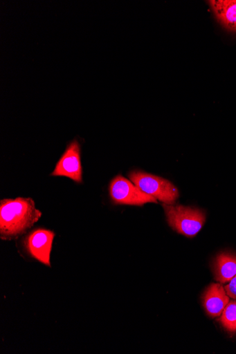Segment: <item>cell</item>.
<instances>
[{
  "label": "cell",
  "mask_w": 236,
  "mask_h": 354,
  "mask_svg": "<svg viewBox=\"0 0 236 354\" xmlns=\"http://www.w3.org/2000/svg\"><path fill=\"white\" fill-rule=\"evenodd\" d=\"M42 216L31 198L5 199L0 202V238L17 239L30 230Z\"/></svg>",
  "instance_id": "cell-1"
},
{
  "label": "cell",
  "mask_w": 236,
  "mask_h": 354,
  "mask_svg": "<svg viewBox=\"0 0 236 354\" xmlns=\"http://www.w3.org/2000/svg\"><path fill=\"white\" fill-rule=\"evenodd\" d=\"M163 208L170 227L188 238L195 236L206 221V213L197 208L166 204Z\"/></svg>",
  "instance_id": "cell-2"
},
{
  "label": "cell",
  "mask_w": 236,
  "mask_h": 354,
  "mask_svg": "<svg viewBox=\"0 0 236 354\" xmlns=\"http://www.w3.org/2000/svg\"><path fill=\"white\" fill-rule=\"evenodd\" d=\"M128 176L142 191L163 204L172 205L179 197L177 187L170 180L141 171H131Z\"/></svg>",
  "instance_id": "cell-3"
},
{
  "label": "cell",
  "mask_w": 236,
  "mask_h": 354,
  "mask_svg": "<svg viewBox=\"0 0 236 354\" xmlns=\"http://www.w3.org/2000/svg\"><path fill=\"white\" fill-rule=\"evenodd\" d=\"M109 192L111 198L116 205L143 206L147 203H158L157 200L121 176L112 180Z\"/></svg>",
  "instance_id": "cell-4"
},
{
  "label": "cell",
  "mask_w": 236,
  "mask_h": 354,
  "mask_svg": "<svg viewBox=\"0 0 236 354\" xmlns=\"http://www.w3.org/2000/svg\"><path fill=\"white\" fill-rule=\"evenodd\" d=\"M55 234L44 229L30 232L23 241L26 252L32 259L51 268V254Z\"/></svg>",
  "instance_id": "cell-5"
},
{
  "label": "cell",
  "mask_w": 236,
  "mask_h": 354,
  "mask_svg": "<svg viewBox=\"0 0 236 354\" xmlns=\"http://www.w3.org/2000/svg\"><path fill=\"white\" fill-rule=\"evenodd\" d=\"M82 172L81 146L75 140L67 145L51 176L66 177L78 183H82Z\"/></svg>",
  "instance_id": "cell-6"
},
{
  "label": "cell",
  "mask_w": 236,
  "mask_h": 354,
  "mask_svg": "<svg viewBox=\"0 0 236 354\" xmlns=\"http://www.w3.org/2000/svg\"><path fill=\"white\" fill-rule=\"evenodd\" d=\"M208 3L221 26L236 35V0H211Z\"/></svg>",
  "instance_id": "cell-7"
},
{
  "label": "cell",
  "mask_w": 236,
  "mask_h": 354,
  "mask_svg": "<svg viewBox=\"0 0 236 354\" xmlns=\"http://www.w3.org/2000/svg\"><path fill=\"white\" fill-rule=\"evenodd\" d=\"M202 299L207 313L212 317L220 316L229 303V297L220 283L211 284L202 296Z\"/></svg>",
  "instance_id": "cell-8"
},
{
  "label": "cell",
  "mask_w": 236,
  "mask_h": 354,
  "mask_svg": "<svg viewBox=\"0 0 236 354\" xmlns=\"http://www.w3.org/2000/svg\"><path fill=\"white\" fill-rule=\"evenodd\" d=\"M216 279L221 283L230 281L236 275V254L224 252L215 261Z\"/></svg>",
  "instance_id": "cell-9"
},
{
  "label": "cell",
  "mask_w": 236,
  "mask_h": 354,
  "mask_svg": "<svg viewBox=\"0 0 236 354\" xmlns=\"http://www.w3.org/2000/svg\"><path fill=\"white\" fill-rule=\"evenodd\" d=\"M220 323L229 333H236V300L227 304L221 314Z\"/></svg>",
  "instance_id": "cell-10"
},
{
  "label": "cell",
  "mask_w": 236,
  "mask_h": 354,
  "mask_svg": "<svg viewBox=\"0 0 236 354\" xmlns=\"http://www.w3.org/2000/svg\"><path fill=\"white\" fill-rule=\"evenodd\" d=\"M225 290L229 298L236 300V275L226 286Z\"/></svg>",
  "instance_id": "cell-11"
}]
</instances>
